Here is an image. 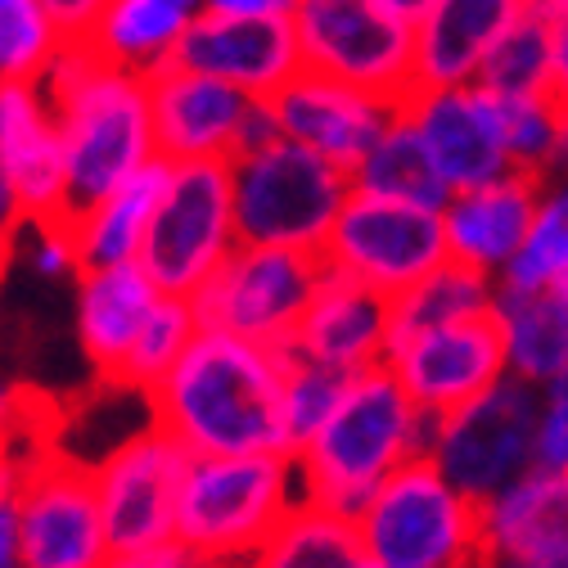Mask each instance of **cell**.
<instances>
[{
  "mask_svg": "<svg viewBox=\"0 0 568 568\" xmlns=\"http://www.w3.org/2000/svg\"><path fill=\"white\" fill-rule=\"evenodd\" d=\"M321 275L325 262L316 253L240 244L190 303L203 329H226L266 347H294Z\"/></svg>",
  "mask_w": 568,
  "mask_h": 568,
  "instance_id": "10",
  "label": "cell"
},
{
  "mask_svg": "<svg viewBox=\"0 0 568 568\" xmlns=\"http://www.w3.org/2000/svg\"><path fill=\"white\" fill-rule=\"evenodd\" d=\"M366 564L371 559L362 550L357 524L303 501L262 541V550L244 568H366Z\"/></svg>",
  "mask_w": 568,
  "mask_h": 568,
  "instance_id": "29",
  "label": "cell"
},
{
  "mask_svg": "<svg viewBox=\"0 0 568 568\" xmlns=\"http://www.w3.org/2000/svg\"><path fill=\"white\" fill-rule=\"evenodd\" d=\"M402 113L415 122L424 150H429L452 194L515 172L501 135V113H496V100L483 87L415 91Z\"/></svg>",
  "mask_w": 568,
  "mask_h": 568,
  "instance_id": "18",
  "label": "cell"
},
{
  "mask_svg": "<svg viewBox=\"0 0 568 568\" xmlns=\"http://www.w3.org/2000/svg\"><path fill=\"white\" fill-rule=\"evenodd\" d=\"M10 248L14 244H0V271H6V262H10Z\"/></svg>",
  "mask_w": 568,
  "mask_h": 568,
  "instance_id": "50",
  "label": "cell"
},
{
  "mask_svg": "<svg viewBox=\"0 0 568 568\" xmlns=\"http://www.w3.org/2000/svg\"><path fill=\"white\" fill-rule=\"evenodd\" d=\"M388 343H393L388 298L362 290L357 280L325 271L321 290L298 325L294 352H303L312 362H325L343 375H362L371 366H384Z\"/></svg>",
  "mask_w": 568,
  "mask_h": 568,
  "instance_id": "21",
  "label": "cell"
},
{
  "mask_svg": "<svg viewBox=\"0 0 568 568\" xmlns=\"http://www.w3.org/2000/svg\"><path fill=\"white\" fill-rule=\"evenodd\" d=\"M190 469V452L159 424L135 429L104 460L91 465L95 496L113 550H140L176 541V501Z\"/></svg>",
  "mask_w": 568,
  "mask_h": 568,
  "instance_id": "12",
  "label": "cell"
},
{
  "mask_svg": "<svg viewBox=\"0 0 568 568\" xmlns=\"http://www.w3.org/2000/svg\"><path fill=\"white\" fill-rule=\"evenodd\" d=\"M347 181H352V190H362V194L434 207V212H443L447 199H452L447 181L438 176L429 150H424V140H419V131H415V122L406 113H397L388 122V131L371 145V154L347 172Z\"/></svg>",
  "mask_w": 568,
  "mask_h": 568,
  "instance_id": "28",
  "label": "cell"
},
{
  "mask_svg": "<svg viewBox=\"0 0 568 568\" xmlns=\"http://www.w3.org/2000/svg\"><path fill=\"white\" fill-rule=\"evenodd\" d=\"M168 63L190 73L217 78L248 100H271L294 73H303V54L290 14L271 19H231V14H194Z\"/></svg>",
  "mask_w": 568,
  "mask_h": 568,
  "instance_id": "15",
  "label": "cell"
},
{
  "mask_svg": "<svg viewBox=\"0 0 568 568\" xmlns=\"http://www.w3.org/2000/svg\"><path fill=\"white\" fill-rule=\"evenodd\" d=\"M199 334V316H194V303L190 298H159V307L150 312L145 329L131 343L126 362L113 379V388H135V393H150L176 362L181 352L190 347V338Z\"/></svg>",
  "mask_w": 568,
  "mask_h": 568,
  "instance_id": "33",
  "label": "cell"
},
{
  "mask_svg": "<svg viewBox=\"0 0 568 568\" xmlns=\"http://www.w3.org/2000/svg\"><path fill=\"white\" fill-rule=\"evenodd\" d=\"M434 438V415H424L388 366L352 375L329 419L294 452L303 501L357 519L375 487L406 460H419Z\"/></svg>",
  "mask_w": 568,
  "mask_h": 568,
  "instance_id": "3",
  "label": "cell"
},
{
  "mask_svg": "<svg viewBox=\"0 0 568 568\" xmlns=\"http://www.w3.org/2000/svg\"><path fill=\"white\" fill-rule=\"evenodd\" d=\"M240 248L231 163L199 159L168 163V185L154 207V222L140 248V271L168 298H194Z\"/></svg>",
  "mask_w": 568,
  "mask_h": 568,
  "instance_id": "7",
  "label": "cell"
},
{
  "mask_svg": "<svg viewBox=\"0 0 568 568\" xmlns=\"http://www.w3.org/2000/svg\"><path fill=\"white\" fill-rule=\"evenodd\" d=\"M63 50L41 0H0V82H41Z\"/></svg>",
  "mask_w": 568,
  "mask_h": 568,
  "instance_id": "34",
  "label": "cell"
},
{
  "mask_svg": "<svg viewBox=\"0 0 568 568\" xmlns=\"http://www.w3.org/2000/svg\"><path fill=\"white\" fill-rule=\"evenodd\" d=\"M379 6H384L388 14H397L402 23H410V28H415L424 14H429V10L438 6V0H379Z\"/></svg>",
  "mask_w": 568,
  "mask_h": 568,
  "instance_id": "45",
  "label": "cell"
},
{
  "mask_svg": "<svg viewBox=\"0 0 568 568\" xmlns=\"http://www.w3.org/2000/svg\"><path fill=\"white\" fill-rule=\"evenodd\" d=\"M496 303V280L465 266V262H443L424 280H415L406 294H397L388 303L393 312V338L419 334V329H438V325H456V321H474L487 316Z\"/></svg>",
  "mask_w": 568,
  "mask_h": 568,
  "instance_id": "30",
  "label": "cell"
},
{
  "mask_svg": "<svg viewBox=\"0 0 568 568\" xmlns=\"http://www.w3.org/2000/svg\"><path fill=\"white\" fill-rule=\"evenodd\" d=\"M491 321L501 329L506 375L541 388L568 371V303L555 290H506V284H496Z\"/></svg>",
  "mask_w": 568,
  "mask_h": 568,
  "instance_id": "25",
  "label": "cell"
},
{
  "mask_svg": "<svg viewBox=\"0 0 568 568\" xmlns=\"http://www.w3.org/2000/svg\"><path fill=\"white\" fill-rule=\"evenodd\" d=\"M203 10L231 19H271V14H290V0H203Z\"/></svg>",
  "mask_w": 568,
  "mask_h": 568,
  "instance_id": "42",
  "label": "cell"
},
{
  "mask_svg": "<svg viewBox=\"0 0 568 568\" xmlns=\"http://www.w3.org/2000/svg\"><path fill=\"white\" fill-rule=\"evenodd\" d=\"M154 280L140 271V262L126 266H91L78 275V338L87 362L100 379H118L131 343L145 329L150 312L159 307Z\"/></svg>",
  "mask_w": 568,
  "mask_h": 568,
  "instance_id": "23",
  "label": "cell"
},
{
  "mask_svg": "<svg viewBox=\"0 0 568 568\" xmlns=\"http://www.w3.org/2000/svg\"><path fill=\"white\" fill-rule=\"evenodd\" d=\"M150 122H154V150L163 163H199V159H235L240 126L253 100L217 78L190 73L176 63H159L145 73Z\"/></svg>",
  "mask_w": 568,
  "mask_h": 568,
  "instance_id": "16",
  "label": "cell"
},
{
  "mask_svg": "<svg viewBox=\"0 0 568 568\" xmlns=\"http://www.w3.org/2000/svg\"><path fill=\"white\" fill-rule=\"evenodd\" d=\"M104 568H190V555L176 541L140 546V550H113Z\"/></svg>",
  "mask_w": 568,
  "mask_h": 568,
  "instance_id": "41",
  "label": "cell"
},
{
  "mask_svg": "<svg viewBox=\"0 0 568 568\" xmlns=\"http://www.w3.org/2000/svg\"><path fill=\"white\" fill-rule=\"evenodd\" d=\"M294 506H303L294 456H190L176 501V546L190 559L248 564Z\"/></svg>",
  "mask_w": 568,
  "mask_h": 568,
  "instance_id": "4",
  "label": "cell"
},
{
  "mask_svg": "<svg viewBox=\"0 0 568 568\" xmlns=\"http://www.w3.org/2000/svg\"><path fill=\"white\" fill-rule=\"evenodd\" d=\"M109 0H41V10L50 14V23L59 28L63 45L68 41H91L100 14H104Z\"/></svg>",
  "mask_w": 568,
  "mask_h": 568,
  "instance_id": "39",
  "label": "cell"
},
{
  "mask_svg": "<svg viewBox=\"0 0 568 568\" xmlns=\"http://www.w3.org/2000/svg\"><path fill=\"white\" fill-rule=\"evenodd\" d=\"M384 366L424 415L438 419L487 393L496 379H506V347H501V329H496L487 312L474 321L393 338Z\"/></svg>",
  "mask_w": 568,
  "mask_h": 568,
  "instance_id": "14",
  "label": "cell"
},
{
  "mask_svg": "<svg viewBox=\"0 0 568 568\" xmlns=\"http://www.w3.org/2000/svg\"><path fill=\"white\" fill-rule=\"evenodd\" d=\"M0 568H23L19 555V474L0 465Z\"/></svg>",
  "mask_w": 568,
  "mask_h": 568,
  "instance_id": "40",
  "label": "cell"
},
{
  "mask_svg": "<svg viewBox=\"0 0 568 568\" xmlns=\"http://www.w3.org/2000/svg\"><path fill=\"white\" fill-rule=\"evenodd\" d=\"M550 290H555V294H559V298H564V303H568V271H564V275H559V280H555V284H550Z\"/></svg>",
  "mask_w": 568,
  "mask_h": 568,
  "instance_id": "49",
  "label": "cell"
},
{
  "mask_svg": "<svg viewBox=\"0 0 568 568\" xmlns=\"http://www.w3.org/2000/svg\"><path fill=\"white\" fill-rule=\"evenodd\" d=\"M307 73L357 87L397 113L415 95V28L379 0H290Z\"/></svg>",
  "mask_w": 568,
  "mask_h": 568,
  "instance_id": "9",
  "label": "cell"
},
{
  "mask_svg": "<svg viewBox=\"0 0 568 568\" xmlns=\"http://www.w3.org/2000/svg\"><path fill=\"white\" fill-rule=\"evenodd\" d=\"M550 100L568 126V23H555V87H550Z\"/></svg>",
  "mask_w": 568,
  "mask_h": 568,
  "instance_id": "43",
  "label": "cell"
},
{
  "mask_svg": "<svg viewBox=\"0 0 568 568\" xmlns=\"http://www.w3.org/2000/svg\"><path fill=\"white\" fill-rule=\"evenodd\" d=\"M321 262L325 271L357 280L362 290L393 303L415 280L447 262L443 212L352 190L329 226Z\"/></svg>",
  "mask_w": 568,
  "mask_h": 568,
  "instance_id": "11",
  "label": "cell"
},
{
  "mask_svg": "<svg viewBox=\"0 0 568 568\" xmlns=\"http://www.w3.org/2000/svg\"><path fill=\"white\" fill-rule=\"evenodd\" d=\"M537 469H568V371L541 384Z\"/></svg>",
  "mask_w": 568,
  "mask_h": 568,
  "instance_id": "37",
  "label": "cell"
},
{
  "mask_svg": "<svg viewBox=\"0 0 568 568\" xmlns=\"http://www.w3.org/2000/svg\"><path fill=\"white\" fill-rule=\"evenodd\" d=\"M537 194H541V181L528 172H510L501 181L456 190L443 207L447 257L501 280V271L515 262V253L528 240Z\"/></svg>",
  "mask_w": 568,
  "mask_h": 568,
  "instance_id": "20",
  "label": "cell"
},
{
  "mask_svg": "<svg viewBox=\"0 0 568 568\" xmlns=\"http://www.w3.org/2000/svg\"><path fill=\"white\" fill-rule=\"evenodd\" d=\"M194 14L199 0H109L87 45L113 68L145 78L159 63H168Z\"/></svg>",
  "mask_w": 568,
  "mask_h": 568,
  "instance_id": "27",
  "label": "cell"
},
{
  "mask_svg": "<svg viewBox=\"0 0 568 568\" xmlns=\"http://www.w3.org/2000/svg\"><path fill=\"white\" fill-rule=\"evenodd\" d=\"M266 104H271L284 140L329 159L343 172L357 168L371 154L375 140L388 131V122L397 118L393 104L347 87V82L307 73V68L284 82Z\"/></svg>",
  "mask_w": 568,
  "mask_h": 568,
  "instance_id": "17",
  "label": "cell"
},
{
  "mask_svg": "<svg viewBox=\"0 0 568 568\" xmlns=\"http://www.w3.org/2000/svg\"><path fill=\"white\" fill-rule=\"evenodd\" d=\"M190 568H244V564H212V559H190Z\"/></svg>",
  "mask_w": 568,
  "mask_h": 568,
  "instance_id": "48",
  "label": "cell"
},
{
  "mask_svg": "<svg viewBox=\"0 0 568 568\" xmlns=\"http://www.w3.org/2000/svg\"><path fill=\"white\" fill-rule=\"evenodd\" d=\"M491 95L506 100H541L555 87V23L528 6L510 32L491 45V54L478 68V82Z\"/></svg>",
  "mask_w": 568,
  "mask_h": 568,
  "instance_id": "31",
  "label": "cell"
},
{
  "mask_svg": "<svg viewBox=\"0 0 568 568\" xmlns=\"http://www.w3.org/2000/svg\"><path fill=\"white\" fill-rule=\"evenodd\" d=\"M491 95V91H487ZM496 113H501V135H506V154L515 172H528L541 181V172L550 168L559 140H564V118L555 109L550 95L541 100H506V95H491Z\"/></svg>",
  "mask_w": 568,
  "mask_h": 568,
  "instance_id": "36",
  "label": "cell"
},
{
  "mask_svg": "<svg viewBox=\"0 0 568 568\" xmlns=\"http://www.w3.org/2000/svg\"><path fill=\"white\" fill-rule=\"evenodd\" d=\"M23 207H19V194L10 185V176L0 172V244H14V235L23 231Z\"/></svg>",
  "mask_w": 568,
  "mask_h": 568,
  "instance_id": "44",
  "label": "cell"
},
{
  "mask_svg": "<svg viewBox=\"0 0 568 568\" xmlns=\"http://www.w3.org/2000/svg\"><path fill=\"white\" fill-rule=\"evenodd\" d=\"M19 555L23 568H104L113 546L104 532L95 474L63 452L41 456L19 478Z\"/></svg>",
  "mask_w": 568,
  "mask_h": 568,
  "instance_id": "13",
  "label": "cell"
},
{
  "mask_svg": "<svg viewBox=\"0 0 568 568\" xmlns=\"http://www.w3.org/2000/svg\"><path fill=\"white\" fill-rule=\"evenodd\" d=\"M568 550V469H532L483 506V568Z\"/></svg>",
  "mask_w": 568,
  "mask_h": 568,
  "instance_id": "24",
  "label": "cell"
},
{
  "mask_svg": "<svg viewBox=\"0 0 568 568\" xmlns=\"http://www.w3.org/2000/svg\"><path fill=\"white\" fill-rule=\"evenodd\" d=\"M487 568H568V550H555V555H519V559H501V564H487Z\"/></svg>",
  "mask_w": 568,
  "mask_h": 568,
  "instance_id": "46",
  "label": "cell"
},
{
  "mask_svg": "<svg viewBox=\"0 0 568 568\" xmlns=\"http://www.w3.org/2000/svg\"><path fill=\"white\" fill-rule=\"evenodd\" d=\"M145 402L150 424L168 429L190 456H294L284 424V347L199 325Z\"/></svg>",
  "mask_w": 568,
  "mask_h": 568,
  "instance_id": "1",
  "label": "cell"
},
{
  "mask_svg": "<svg viewBox=\"0 0 568 568\" xmlns=\"http://www.w3.org/2000/svg\"><path fill=\"white\" fill-rule=\"evenodd\" d=\"M0 172L19 194L23 222H68L63 140L37 82H0Z\"/></svg>",
  "mask_w": 568,
  "mask_h": 568,
  "instance_id": "19",
  "label": "cell"
},
{
  "mask_svg": "<svg viewBox=\"0 0 568 568\" xmlns=\"http://www.w3.org/2000/svg\"><path fill=\"white\" fill-rule=\"evenodd\" d=\"M28 226H32V271L41 280H78L82 275L68 222H28Z\"/></svg>",
  "mask_w": 568,
  "mask_h": 568,
  "instance_id": "38",
  "label": "cell"
},
{
  "mask_svg": "<svg viewBox=\"0 0 568 568\" xmlns=\"http://www.w3.org/2000/svg\"><path fill=\"white\" fill-rule=\"evenodd\" d=\"M63 140V212L68 222L122 190L159 159L145 78L113 68L87 41H68L37 82Z\"/></svg>",
  "mask_w": 568,
  "mask_h": 568,
  "instance_id": "2",
  "label": "cell"
},
{
  "mask_svg": "<svg viewBox=\"0 0 568 568\" xmlns=\"http://www.w3.org/2000/svg\"><path fill=\"white\" fill-rule=\"evenodd\" d=\"M231 190L240 244L321 257L338 207L352 194V181L329 159L280 135L266 150L231 159Z\"/></svg>",
  "mask_w": 568,
  "mask_h": 568,
  "instance_id": "6",
  "label": "cell"
},
{
  "mask_svg": "<svg viewBox=\"0 0 568 568\" xmlns=\"http://www.w3.org/2000/svg\"><path fill=\"white\" fill-rule=\"evenodd\" d=\"M541 388L506 375L474 402L434 419L429 456L434 469L474 506H487L510 483L537 469Z\"/></svg>",
  "mask_w": 568,
  "mask_h": 568,
  "instance_id": "8",
  "label": "cell"
},
{
  "mask_svg": "<svg viewBox=\"0 0 568 568\" xmlns=\"http://www.w3.org/2000/svg\"><path fill=\"white\" fill-rule=\"evenodd\" d=\"M366 568H379V564H366Z\"/></svg>",
  "mask_w": 568,
  "mask_h": 568,
  "instance_id": "51",
  "label": "cell"
},
{
  "mask_svg": "<svg viewBox=\"0 0 568 568\" xmlns=\"http://www.w3.org/2000/svg\"><path fill=\"white\" fill-rule=\"evenodd\" d=\"M568 271V176H546L524 248L501 271L506 290H550Z\"/></svg>",
  "mask_w": 568,
  "mask_h": 568,
  "instance_id": "32",
  "label": "cell"
},
{
  "mask_svg": "<svg viewBox=\"0 0 568 568\" xmlns=\"http://www.w3.org/2000/svg\"><path fill=\"white\" fill-rule=\"evenodd\" d=\"M524 10L528 0H438L415 23V91L474 87L483 59Z\"/></svg>",
  "mask_w": 568,
  "mask_h": 568,
  "instance_id": "22",
  "label": "cell"
},
{
  "mask_svg": "<svg viewBox=\"0 0 568 568\" xmlns=\"http://www.w3.org/2000/svg\"><path fill=\"white\" fill-rule=\"evenodd\" d=\"M352 524L379 568H483V506L460 496L429 456L388 474Z\"/></svg>",
  "mask_w": 568,
  "mask_h": 568,
  "instance_id": "5",
  "label": "cell"
},
{
  "mask_svg": "<svg viewBox=\"0 0 568 568\" xmlns=\"http://www.w3.org/2000/svg\"><path fill=\"white\" fill-rule=\"evenodd\" d=\"M528 6H537L550 23H568V0H528Z\"/></svg>",
  "mask_w": 568,
  "mask_h": 568,
  "instance_id": "47",
  "label": "cell"
},
{
  "mask_svg": "<svg viewBox=\"0 0 568 568\" xmlns=\"http://www.w3.org/2000/svg\"><path fill=\"white\" fill-rule=\"evenodd\" d=\"M347 379L352 375H343L325 362H312L294 347H284V424H290V447L294 452L329 419Z\"/></svg>",
  "mask_w": 568,
  "mask_h": 568,
  "instance_id": "35",
  "label": "cell"
},
{
  "mask_svg": "<svg viewBox=\"0 0 568 568\" xmlns=\"http://www.w3.org/2000/svg\"><path fill=\"white\" fill-rule=\"evenodd\" d=\"M163 185H168V163L154 159L150 168H140L122 190H113L104 203H95L91 212H82V217L68 222L82 271H91V266H126V262L140 257L145 235H150V222H154V207L163 199Z\"/></svg>",
  "mask_w": 568,
  "mask_h": 568,
  "instance_id": "26",
  "label": "cell"
}]
</instances>
